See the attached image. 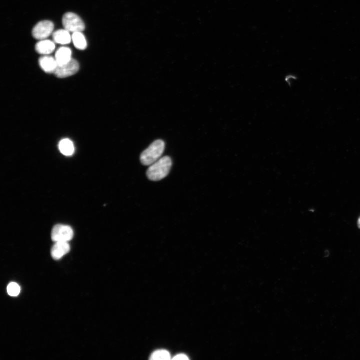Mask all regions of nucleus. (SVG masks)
<instances>
[{"label":"nucleus","instance_id":"39448f33","mask_svg":"<svg viewBox=\"0 0 360 360\" xmlns=\"http://www.w3.org/2000/svg\"><path fill=\"white\" fill-rule=\"evenodd\" d=\"M54 24L50 20H43L38 23L34 28L33 37L38 40H44L49 37L53 32Z\"/></svg>","mask_w":360,"mask_h":360},{"label":"nucleus","instance_id":"f257e3e1","mask_svg":"<svg viewBox=\"0 0 360 360\" xmlns=\"http://www.w3.org/2000/svg\"><path fill=\"white\" fill-rule=\"evenodd\" d=\"M150 166L146 172L148 178L152 181H158L165 178L169 174L172 160L170 157L166 156Z\"/></svg>","mask_w":360,"mask_h":360},{"label":"nucleus","instance_id":"f03ea898","mask_svg":"<svg viewBox=\"0 0 360 360\" xmlns=\"http://www.w3.org/2000/svg\"><path fill=\"white\" fill-rule=\"evenodd\" d=\"M164 148L165 144L163 140H155L142 153L141 162L144 166H150L160 158Z\"/></svg>","mask_w":360,"mask_h":360},{"label":"nucleus","instance_id":"9d476101","mask_svg":"<svg viewBox=\"0 0 360 360\" xmlns=\"http://www.w3.org/2000/svg\"><path fill=\"white\" fill-rule=\"evenodd\" d=\"M72 50L67 47L59 48L55 56L58 66H62L68 62L72 59Z\"/></svg>","mask_w":360,"mask_h":360},{"label":"nucleus","instance_id":"1a4fd4ad","mask_svg":"<svg viewBox=\"0 0 360 360\" xmlns=\"http://www.w3.org/2000/svg\"><path fill=\"white\" fill-rule=\"evenodd\" d=\"M56 48L54 43L47 40H41L36 45V50L40 54L46 56L52 54Z\"/></svg>","mask_w":360,"mask_h":360},{"label":"nucleus","instance_id":"9b49d317","mask_svg":"<svg viewBox=\"0 0 360 360\" xmlns=\"http://www.w3.org/2000/svg\"><path fill=\"white\" fill-rule=\"evenodd\" d=\"M54 42L61 44H66L70 42L72 37L69 32L66 30H60L52 34Z\"/></svg>","mask_w":360,"mask_h":360},{"label":"nucleus","instance_id":"dca6fc26","mask_svg":"<svg viewBox=\"0 0 360 360\" xmlns=\"http://www.w3.org/2000/svg\"><path fill=\"white\" fill-rule=\"evenodd\" d=\"M173 360H188V358L184 354H178L176 356H174V358H172Z\"/></svg>","mask_w":360,"mask_h":360},{"label":"nucleus","instance_id":"f8f14e48","mask_svg":"<svg viewBox=\"0 0 360 360\" xmlns=\"http://www.w3.org/2000/svg\"><path fill=\"white\" fill-rule=\"evenodd\" d=\"M60 152L66 156H70L74 152V147L72 140L68 138L62 140L58 144Z\"/></svg>","mask_w":360,"mask_h":360},{"label":"nucleus","instance_id":"2eb2a0df","mask_svg":"<svg viewBox=\"0 0 360 360\" xmlns=\"http://www.w3.org/2000/svg\"><path fill=\"white\" fill-rule=\"evenodd\" d=\"M8 294L12 296H18L20 292V286L16 282L10 283L7 288Z\"/></svg>","mask_w":360,"mask_h":360},{"label":"nucleus","instance_id":"0eeeda50","mask_svg":"<svg viewBox=\"0 0 360 360\" xmlns=\"http://www.w3.org/2000/svg\"><path fill=\"white\" fill-rule=\"evenodd\" d=\"M70 246L68 242H56L52 248V256L56 260H60L66 254L70 252Z\"/></svg>","mask_w":360,"mask_h":360},{"label":"nucleus","instance_id":"20e7f679","mask_svg":"<svg viewBox=\"0 0 360 360\" xmlns=\"http://www.w3.org/2000/svg\"><path fill=\"white\" fill-rule=\"evenodd\" d=\"M73 236L74 231L68 226L57 224L52 230V238L55 242H68Z\"/></svg>","mask_w":360,"mask_h":360},{"label":"nucleus","instance_id":"6e6552de","mask_svg":"<svg viewBox=\"0 0 360 360\" xmlns=\"http://www.w3.org/2000/svg\"><path fill=\"white\" fill-rule=\"evenodd\" d=\"M39 64L42 70L47 73H54L58 66L56 58L48 55L40 58Z\"/></svg>","mask_w":360,"mask_h":360},{"label":"nucleus","instance_id":"f3484780","mask_svg":"<svg viewBox=\"0 0 360 360\" xmlns=\"http://www.w3.org/2000/svg\"><path fill=\"white\" fill-rule=\"evenodd\" d=\"M358 228H360V218H358Z\"/></svg>","mask_w":360,"mask_h":360},{"label":"nucleus","instance_id":"ddd939ff","mask_svg":"<svg viewBox=\"0 0 360 360\" xmlns=\"http://www.w3.org/2000/svg\"><path fill=\"white\" fill-rule=\"evenodd\" d=\"M72 38L74 46L76 48L84 50L87 48L86 39L82 32H74Z\"/></svg>","mask_w":360,"mask_h":360},{"label":"nucleus","instance_id":"7ed1b4c3","mask_svg":"<svg viewBox=\"0 0 360 360\" xmlns=\"http://www.w3.org/2000/svg\"><path fill=\"white\" fill-rule=\"evenodd\" d=\"M62 24L65 30L73 33L82 32L85 30V24L82 18L72 12H67L64 14Z\"/></svg>","mask_w":360,"mask_h":360},{"label":"nucleus","instance_id":"423d86ee","mask_svg":"<svg viewBox=\"0 0 360 360\" xmlns=\"http://www.w3.org/2000/svg\"><path fill=\"white\" fill-rule=\"evenodd\" d=\"M79 70V63L76 60L72 58L64 64L58 66L54 74L56 77L64 78L75 74Z\"/></svg>","mask_w":360,"mask_h":360},{"label":"nucleus","instance_id":"4468645a","mask_svg":"<svg viewBox=\"0 0 360 360\" xmlns=\"http://www.w3.org/2000/svg\"><path fill=\"white\" fill-rule=\"evenodd\" d=\"M150 359L154 360H168L170 359V355L168 351L164 350H160L154 352L152 354Z\"/></svg>","mask_w":360,"mask_h":360}]
</instances>
